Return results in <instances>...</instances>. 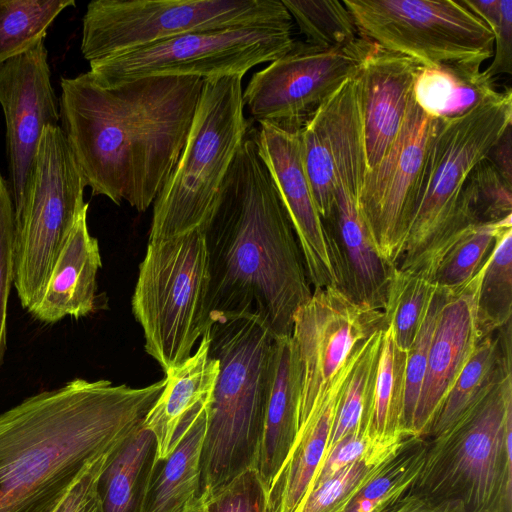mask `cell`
Listing matches in <instances>:
<instances>
[{
    "label": "cell",
    "instance_id": "cell-17",
    "mask_svg": "<svg viewBox=\"0 0 512 512\" xmlns=\"http://www.w3.org/2000/svg\"><path fill=\"white\" fill-rule=\"evenodd\" d=\"M300 132L259 124L255 133L258 154L289 216L311 286L340 288L332 243L305 171Z\"/></svg>",
    "mask_w": 512,
    "mask_h": 512
},
{
    "label": "cell",
    "instance_id": "cell-13",
    "mask_svg": "<svg viewBox=\"0 0 512 512\" xmlns=\"http://www.w3.org/2000/svg\"><path fill=\"white\" fill-rule=\"evenodd\" d=\"M371 45L361 36L335 48L295 41L285 54L252 75L243 91L244 108L259 124L299 132L320 105L358 73Z\"/></svg>",
    "mask_w": 512,
    "mask_h": 512
},
{
    "label": "cell",
    "instance_id": "cell-31",
    "mask_svg": "<svg viewBox=\"0 0 512 512\" xmlns=\"http://www.w3.org/2000/svg\"><path fill=\"white\" fill-rule=\"evenodd\" d=\"M74 0H0V66L44 41L48 28Z\"/></svg>",
    "mask_w": 512,
    "mask_h": 512
},
{
    "label": "cell",
    "instance_id": "cell-9",
    "mask_svg": "<svg viewBox=\"0 0 512 512\" xmlns=\"http://www.w3.org/2000/svg\"><path fill=\"white\" fill-rule=\"evenodd\" d=\"M86 184L58 126L44 128L24 200L14 211V281L29 312L40 300L80 213Z\"/></svg>",
    "mask_w": 512,
    "mask_h": 512
},
{
    "label": "cell",
    "instance_id": "cell-35",
    "mask_svg": "<svg viewBox=\"0 0 512 512\" xmlns=\"http://www.w3.org/2000/svg\"><path fill=\"white\" fill-rule=\"evenodd\" d=\"M511 218L469 228L443 255L432 283L452 292L462 290L490 256L498 235L512 226Z\"/></svg>",
    "mask_w": 512,
    "mask_h": 512
},
{
    "label": "cell",
    "instance_id": "cell-6",
    "mask_svg": "<svg viewBox=\"0 0 512 512\" xmlns=\"http://www.w3.org/2000/svg\"><path fill=\"white\" fill-rule=\"evenodd\" d=\"M428 444L408 489L459 512L512 508V373Z\"/></svg>",
    "mask_w": 512,
    "mask_h": 512
},
{
    "label": "cell",
    "instance_id": "cell-3",
    "mask_svg": "<svg viewBox=\"0 0 512 512\" xmlns=\"http://www.w3.org/2000/svg\"><path fill=\"white\" fill-rule=\"evenodd\" d=\"M249 128L203 230L209 313H252L275 336L292 335L313 289L293 226Z\"/></svg>",
    "mask_w": 512,
    "mask_h": 512
},
{
    "label": "cell",
    "instance_id": "cell-15",
    "mask_svg": "<svg viewBox=\"0 0 512 512\" xmlns=\"http://www.w3.org/2000/svg\"><path fill=\"white\" fill-rule=\"evenodd\" d=\"M384 328L382 310L354 301L336 286L313 289L293 322L301 364L297 430L354 350Z\"/></svg>",
    "mask_w": 512,
    "mask_h": 512
},
{
    "label": "cell",
    "instance_id": "cell-7",
    "mask_svg": "<svg viewBox=\"0 0 512 512\" xmlns=\"http://www.w3.org/2000/svg\"><path fill=\"white\" fill-rule=\"evenodd\" d=\"M241 75L205 79L182 154L153 203L148 243L204 230L250 128Z\"/></svg>",
    "mask_w": 512,
    "mask_h": 512
},
{
    "label": "cell",
    "instance_id": "cell-42",
    "mask_svg": "<svg viewBox=\"0 0 512 512\" xmlns=\"http://www.w3.org/2000/svg\"><path fill=\"white\" fill-rule=\"evenodd\" d=\"M116 450L94 460L54 512H103L99 480Z\"/></svg>",
    "mask_w": 512,
    "mask_h": 512
},
{
    "label": "cell",
    "instance_id": "cell-14",
    "mask_svg": "<svg viewBox=\"0 0 512 512\" xmlns=\"http://www.w3.org/2000/svg\"><path fill=\"white\" fill-rule=\"evenodd\" d=\"M438 119L412 94L402 126L379 163L365 172L359 210L380 256L397 267L403 255L423 181L429 146Z\"/></svg>",
    "mask_w": 512,
    "mask_h": 512
},
{
    "label": "cell",
    "instance_id": "cell-28",
    "mask_svg": "<svg viewBox=\"0 0 512 512\" xmlns=\"http://www.w3.org/2000/svg\"><path fill=\"white\" fill-rule=\"evenodd\" d=\"M406 351L396 343L390 326L383 330L373 398L365 425L371 443L414 435L402 427Z\"/></svg>",
    "mask_w": 512,
    "mask_h": 512
},
{
    "label": "cell",
    "instance_id": "cell-30",
    "mask_svg": "<svg viewBox=\"0 0 512 512\" xmlns=\"http://www.w3.org/2000/svg\"><path fill=\"white\" fill-rule=\"evenodd\" d=\"M427 444L424 436L408 437L353 496L347 512H381L406 493L421 471Z\"/></svg>",
    "mask_w": 512,
    "mask_h": 512
},
{
    "label": "cell",
    "instance_id": "cell-43",
    "mask_svg": "<svg viewBox=\"0 0 512 512\" xmlns=\"http://www.w3.org/2000/svg\"><path fill=\"white\" fill-rule=\"evenodd\" d=\"M374 444L377 443H371L367 439L362 426L346 435L324 457L313 478L309 492L347 465L362 458Z\"/></svg>",
    "mask_w": 512,
    "mask_h": 512
},
{
    "label": "cell",
    "instance_id": "cell-26",
    "mask_svg": "<svg viewBox=\"0 0 512 512\" xmlns=\"http://www.w3.org/2000/svg\"><path fill=\"white\" fill-rule=\"evenodd\" d=\"M498 93L481 64L469 62L420 66L412 87L415 102L435 119L459 117Z\"/></svg>",
    "mask_w": 512,
    "mask_h": 512
},
{
    "label": "cell",
    "instance_id": "cell-23",
    "mask_svg": "<svg viewBox=\"0 0 512 512\" xmlns=\"http://www.w3.org/2000/svg\"><path fill=\"white\" fill-rule=\"evenodd\" d=\"M87 211L78 216L40 300L30 311L42 322L80 318L94 309L96 276L102 263L98 240L88 230Z\"/></svg>",
    "mask_w": 512,
    "mask_h": 512
},
{
    "label": "cell",
    "instance_id": "cell-39",
    "mask_svg": "<svg viewBox=\"0 0 512 512\" xmlns=\"http://www.w3.org/2000/svg\"><path fill=\"white\" fill-rule=\"evenodd\" d=\"M463 188L469 194L481 224L512 216V183L484 157L468 175Z\"/></svg>",
    "mask_w": 512,
    "mask_h": 512
},
{
    "label": "cell",
    "instance_id": "cell-11",
    "mask_svg": "<svg viewBox=\"0 0 512 512\" xmlns=\"http://www.w3.org/2000/svg\"><path fill=\"white\" fill-rule=\"evenodd\" d=\"M293 22L192 32L109 58L91 61V77L110 87L151 76L210 79L244 76L285 54L295 40Z\"/></svg>",
    "mask_w": 512,
    "mask_h": 512
},
{
    "label": "cell",
    "instance_id": "cell-32",
    "mask_svg": "<svg viewBox=\"0 0 512 512\" xmlns=\"http://www.w3.org/2000/svg\"><path fill=\"white\" fill-rule=\"evenodd\" d=\"M384 329L377 330L366 339L345 383L326 455L346 435L361 426L365 429L373 398Z\"/></svg>",
    "mask_w": 512,
    "mask_h": 512
},
{
    "label": "cell",
    "instance_id": "cell-2",
    "mask_svg": "<svg viewBox=\"0 0 512 512\" xmlns=\"http://www.w3.org/2000/svg\"><path fill=\"white\" fill-rule=\"evenodd\" d=\"M165 384L77 378L0 414V512H54L94 460L142 425Z\"/></svg>",
    "mask_w": 512,
    "mask_h": 512
},
{
    "label": "cell",
    "instance_id": "cell-46",
    "mask_svg": "<svg viewBox=\"0 0 512 512\" xmlns=\"http://www.w3.org/2000/svg\"><path fill=\"white\" fill-rule=\"evenodd\" d=\"M381 512H459L457 509L432 504L426 499L407 490L401 497L391 503Z\"/></svg>",
    "mask_w": 512,
    "mask_h": 512
},
{
    "label": "cell",
    "instance_id": "cell-47",
    "mask_svg": "<svg viewBox=\"0 0 512 512\" xmlns=\"http://www.w3.org/2000/svg\"><path fill=\"white\" fill-rule=\"evenodd\" d=\"M187 512H206L205 501L199 497L187 510Z\"/></svg>",
    "mask_w": 512,
    "mask_h": 512
},
{
    "label": "cell",
    "instance_id": "cell-34",
    "mask_svg": "<svg viewBox=\"0 0 512 512\" xmlns=\"http://www.w3.org/2000/svg\"><path fill=\"white\" fill-rule=\"evenodd\" d=\"M436 286L419 273L396 267L392 273L383 309L397 345L407 351L416 337Z\"/></svg>",
    "mask_w": 512,
    "mask_h": 512
},
{
    "label": "cell",
    "instance_id": "cell-29",
    "mask_svg": "<svg viewBox=\"0 0 512 512\" xmlns=\"http://www.w3.org/2000/svg\"><path fill=\"white\" fill-rule=\"evenodd\" d=\"M477 278L475 319L482 339L512 321V226L498 235Z\"/></svg>",
    "mask_w": 512,
    "mask_h": 512
},
{
    "label": "cell",
    "instance_id": "cell-21",
    "mask_svg": "<svg viewBox=\"0 0 512 512\" xmlns=\"http://www.w3.org/2000/svg\"><path fill=\"white\" fill-rule=\"evenodd\" d=\"M218 371L206 330L196 352L166 372L165 387L143 420L142 427L156 439L158 459L171 454L196 413L210 402Z\"/></svg>",
    "mask_w": 512,
    "mask_h": 512
},
{
    "label": "cell",
    "instance_id": "cell-40",
    "mask_svg": "<svg viewBox=\"0 0 512 512\" xmlns=\"http://www.w3.org/2000/svg\"><path fill=\"white\" fill-rule=\"evenodd\" d=\"M14 207L8 186L0 174V368L6 351L7 306L14 281Z\"/></svg>",
    "mask_w": 512,
    "mask_h": 512
},
{
    "label": "cell",
    "instance_id": "cell-10",
    "mask_svg": "<svg viewBox=\"0 0 512 512\" xmlns=\"http://www.w3.org/2000/svg\"><path fill=\"white\" fill-rule=\"evenodd\" d=\"M284 22L293 20L281 0H94L80 49L91 62L187 33Z\"/></svg>",
    "mask_w": 512,
    "mask_h": 512
},
{
    "label": "cell",
    "instance_id": "cell-22",
    "mask_svg": "<svg viewBox=\"0 0 512 512\" xmlns=\"http://www.w3.org/2000/svg\"><path fill=\"white\" fill-rule=\"evenodd\" d=\"M301 364L292 335L276 336L256 470L268 493L282 469L297 434Z\"/></svg>",
    "mask_w": 512,
    "mask_h": 512
},
{
    "label": "cell",
    "instance_id": "cell-33",
    "mask_svg": "<svg viewBox=\"0 0 512 512\" xmlns=\"http://www.w3.org/2000/svg\"><path fill=\"white\" fill-rule=\"evenodd\" d=\"M410 436L374 444L362 458L311 490L295 512H343L359 489Z\"/></svg>",
    "mask_w": 512,
    "mask_h": 512
},
{
    "label": "cell",
    "instance_id": "cell-20",
    "mask_svg": "<svg viewBox=\"0 0 512 512\" xmlns=\"http://www.w3.org/2000/svg\"><path fill=\"white\" fill-rule=\"evenodd\" d=\"M364 342L331 379L321 400L299 426L288 458L267 493L269 512H295L307 496L326 455L341 393Z\"/></svg>",
    "mask_w": 512,
    "mask_h": 512
},
{
    "label": "cell",
    "instance_id": "cell-24",
    "mask_svg": "<svg viewBox=\"0 0 512 512\" xmlns=\"http://www.w3.org/2000/svg\"><path fill=\"white\" fill-rule=\"evenodd\" d=\"M511 348L512 321L479 341L439 407L425 438L436 437L447 430L512 373Z\"/></svg>",
    "mask_w": 512,
    "mask_h": 512
},
{
    "label": "cell",
    "instance_id": "cell-1",
    "mask_svg": "<svg viewBox=\"0 0 512 512\" xmlns=\"http://www.w3.org/2000/svg\"><path fill=\"white\" fill-rule=\"evenodd\" d=\"M205 79L151 76L104 87L62 78L61 130L93 195L144 212L174 170Z\"/></svg>",
    "mask_w": 512,
    "mask_h": 512
},
{
    "label": "cell",
    "instance_id": "cell-4",
    "mask_svg": "<svg viewBox=\"0 0 512 512\" xmlns=\"http://www.w3.org/2000/svg\"><path fill=\"white\" fill-rule=\"evenodd\" d=\"M207 333L219 371L200 456L199 497L204 501L256 469L276 337L252 313H211Z\"/></svg>",
    "mask_w": 512,
    "mask_h": 512
},
{
    "label": "cell",
    "instance_id": "cell-37",
    "mask_svg": "<svg viewBox=\"0 0 512 512\" xmlns=\"http://www.w3.org/2000/svg\"><path fill=\"white\" fill-rule=\"evenodd\" d=\"M302 157L323 222L335 210V178L332 144L323 103L300 132Z\"/></svg>",
    "mask_w": 512,
    "mask_h": 512
},
{
    "label": "cell",
    "instance_id": "cell-5",
    "mask_svg": "<svg viewBox=\"0 0 512 512\" xmlns=\"http://www.w3.org/2000/svg\"><path fill=\"white\" fill-rule=\"evenodd\" d=\"M511 124V89L459 117L438 119L399 269L419 273L432 282L452 244L469 228L481 224L462 188L475 165Z\"/></svg>",
    "mask_w": 512,
    "mask_h": 512
},
{
    "label": "cell",
    "instance_id": "cell-36",
    "mask_svg": "<svg viewBox=\"0 0 512 512\" xmlns=\"http://www.w3.org/2000/svg\"><path fill=\"white\" fill-rule=\"evenodd\" d=\"M281 1L308 44L335 48L348 45L360 37L354 19L343 1Z\"/></svg>",
    "mask_w": 512,
    "mask_h": 512
},
{
    "label": "cell",
    "instance_id": "cell-27",
    "mask_svg": "<svg viewBox=\"0 0 512 512\" xmlns=\"http://www.w3.org/2000/svg\"><path fill=\"white\" fill-rule=\"evenodd\" d=\"M157 461L156 439L141 425L118 447L100 477L103 512H141Z\"/></svg>",
    "mask_w": 512,
    "mask_h": 512
},
{
    "label": "cell",
    "instance_id": "cell-45",
    "mask_svg": "<svg viewBox=\"0 0 512 512\" xmlns=\"http://www.w3.org/2000/svg\"><path fill=\"white\" fill-rule=\"evenodd\" d=\"M512 126H508L501 137L488 151L486 158L494 165L506 181L512 183Z\"/></svg>",
    "mask_w": 512,
    "mask_h": 512
},
{
    "label": "cell",
    "instance_id": "cell-44",
    "mask_svg": "<svg viewBox=\"0 0 512 512\" xmlns=\"http://www.w3.org/2000/svg\"><path fill=\"white\" fill-rule=\"evenodd\" d=\"M494 34L495 54L486 73L494 78L512 73V0H500V17Z\"/></svg>",
    "mask_w": 512,
    "mask_h": 512
},
{
    "label": "cell",
    "instance_id": "cell-25",
    "mask_svg": "<svg viewBox=\"0 0 512 512\" xmlns=\"http://www.w3.org/2000/svg\"><path fill=\"white\" fill-rule=\"evenodd\" d=\"M209 403L196 413L171 454L158 459L141 512H187L199 498L200 456Z\"/></svg>",
    "mask_w": 512,
    "mask_h": 512
},
{
    "label": "cell",
    "instance_id": "cell-12",
    "mask_svg": "<svg viewBox=\"0 0 512 512\" xmlns=\"http://www.w3.org/2000/svg\"><path fill=\"white\" fill-rule=\"evenodd\" d=\"M361 37L424 67L483 64L494 34L460 1L344 0Z\"/></svg>",
    "mask_w": 512,
    "mask_h": 512
},
{
    "label": "cell",
    "instance_id": "cell-16",
    "mask_svg": "<svg viewBox=\"0 0 512 512\" xmlns=\"http://www.w3.org/2000/svg\"><path fill=\"white\" fill-rule=\"evenodd\" d=\"M0 105L16 211L24 200L43 130L60 121L44 41L0 66Z\"/></svg>",
    "mask_w": 512,
    "mask_h": 512
},
{
    "label": "cell",
    "instance_id": "cell-18",
    "mask_svg": "<svg viewBox=\"0 0 512 512\" xmlns=\"http://www.w3.org/2000/svg\"><path fill=\"white\" fill-rule=\"evenodd\" d=\"M420 66L372 42L357 74L366 171L379 163L395 140Z\"/></svg>",
    "mask_w": 512,
    "mask_h": 512
},
{
    "label": "cell",
    "instance_id": "cell-38",
    "mask_svg": "<svg viewBox=\"0 0 512 512\" xmlns=\"http://www.w3.org/2000/svg\"><path fill=\"white\" fill-rule=\"evenodd\" d=\"M451 293L452 291L436 286L419 331L406 351L402 427L410 434H414V415L425 376L429 349L438 314Z\"/></svg>",
    "mask_w": 512,
    "mask_h": 512
},
{
    "label": "cell",
    "instance_id": "cell-19",
    "mask_svg": "<svg viewBox=\"0 0 512 512\" xmlns=\"http://www.w3.org/2000/svg\"><path fill=\"white\" fill-rule=\"evenodd\" d=\"M477 274L442 305L432 342L419 399L413 433L426 436L445 397L481 340L475 319Z\"/></svg>",
    "mask_w": 512,
    "mask_h": 512
},
{
    "label": "cell",
    "instance_id": "cell-41",
    "mask_svg": "<svg viewBox=\"0 0 512 512\" xmlns=\"http://www.w3.org/2000/svg\"><path fill=\"white\" fill-rule=\"evenodd\" d=\"M206 512H269L267 491L256 469L236 477L205 501Z\"/></svg>",
    "mask_w": 512,
    "mask_h": 512
},
{
    "label": "cell",
    "instance_id": "cell-8",
    "mask_svg": "<svg viewBox=\"0 0 512 512\" xmlns=\"http://www.w3.org/2000/svg\"><path fill=\"white\" fill-rule=\"evenodd\" d=\"M203 230L148 243L132 296L144 348L166 373L191 355L210 322Z\"/></svg>",
    "mask_w": 512,
    "mask_h": 512
}]
</instances>
